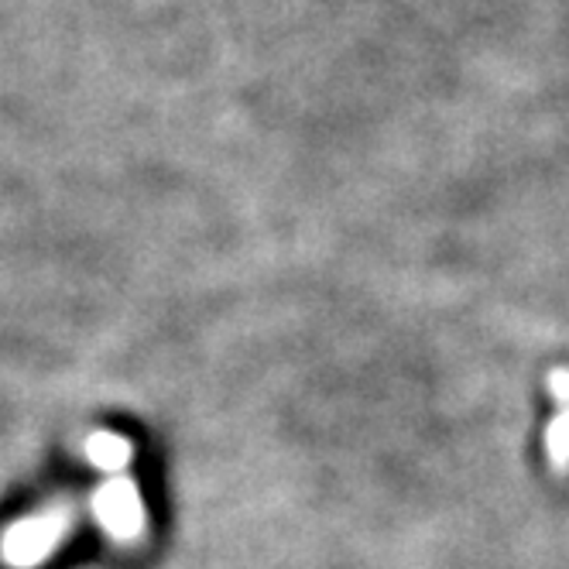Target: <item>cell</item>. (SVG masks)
<instances>
[{
  "label": "cell",
  "instance_id": "2",
  "mask_svg": "<svg viewBox=\"0 0 569 569\" xmlns=\"http://www.w3.org/2000/svg\"><path fill=\"white\" fill-rule=\"evenodd\" d=\"M93 515L113 542H138L148 532V511L134 480L110 477L93 495Z\"/></svg>",
  "mask_w": 569,
  "mask_h": 569
},
{
  "label": "cell",
  "instance_id": "4",
  "mask_svg": "<svg viewBox=\"0 0 569 569\" xmlns=\"http://www.w3.org/2000/svg\"><path fill=\"white\" fill-rule=\"evenodd\" d=\"M87 457L93 460V467L100 470H124L128 460H131V446L120 439V436H110V432H97L90 442H87Z\"/></svg>",
  "mask_w": 569,
  "mask_h": 569
},
{
  "label": "cell",
  "instance_id": "3",
  "mask_svg": "<svg viewBox=\"0 0 569 569\" xmlns=\"http://www.w3.org/2000/svg\"><path fill=\"white\" fill-rule=\"evenodd\" d=\"M549 391L562 405V412L552 419V426L546 432V450H549V463L559 473H566L569 470V368H559L549 375Z\"/></svg>",
  "mask_w": 569,
  "mask_h": 569
},
{
  "label": "cell",
  "instance_id": "1",
  "mask_svg": "<svg viewBox=\"0 0 569 569\" xmlns=\"http://www.w3.org/2000/svg\"><path fill=\"white\" fill-rule=\"evenodd\" d=\"M69 528H72V515L66 508L34 515V518H21L8 528L4 539H0V556H4V562L14 569H34L62 546Z\"/></svg>",
  "mask_w": 569,
  "mask_h": 569
}]
</instances>
